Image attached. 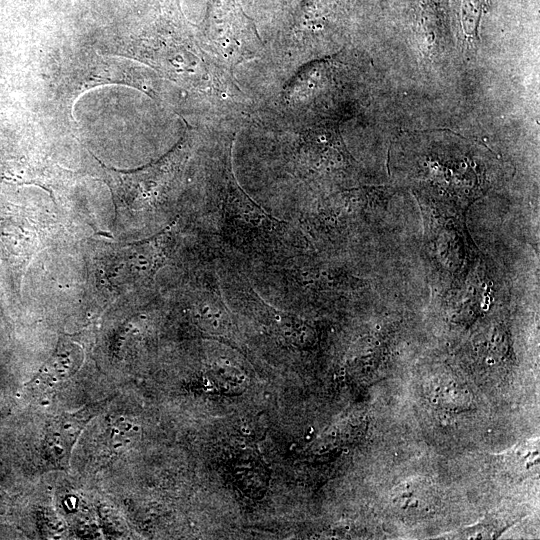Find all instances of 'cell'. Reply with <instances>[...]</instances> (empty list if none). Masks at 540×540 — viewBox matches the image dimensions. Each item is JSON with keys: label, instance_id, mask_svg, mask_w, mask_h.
Wrapping results in <instances>:
<instances>
[{"label": "cell", "instance_id": "cell-1", "mask_svg": "<svg viewBox=\"0 0 540 540\" xmlns=\"http://www.w3.org/2000/svg\"><path fill=\"white\" fill-rule=\"evenodd\" d=\"M159 239L133 243L97 242L89 250L88 272L100 296H123L147 280L160 260Z\"/></svg>", "mask_w": 540, "mask_h": 540}, {"label": "cell", "instance_id": "cell-2", "mask_svg": "<svg viewBox=\"0 0 540 540\" xmlns=\"http://www.w3.org/2000/svg\"><path fill=\"white\" fill-rule=\"evenodd\" d=\"M114 397L89 402L74 412H62L49 418L41 446L43 463L47 469H68L72 451L82 431L106 409Z\"/></svg>", "mask_w": 540, "mask_h": 540}, {"label": "cell", "instance_id": "cell-3", "mask_svg": "<svg viewBox=\"0 0 540 540\" xmlns=\"http://www.w3.org/2000/svg\"><path fill=\"white\" fill-rule=\"evenodd\" d=\"M85 359L83 344L70 334H62L55 350L26 384L33 397H42L66 384L81 369Z\"/></svg>", "mask_w": 540, "mask_h": 540}]
</instances>
